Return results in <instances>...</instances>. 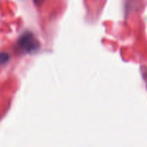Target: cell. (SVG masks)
<instances>
[{
  "instance_id": "cell-1",
  "label": "cell",
  "mask_w": 147,
  "mask_h": 147,
  "mask_svg": "<svg viewBox=\"0 0 147 147\" xmlns=\"http://www.w3.org/2000/svg\"><path fill=\"white\" fill-rule=\"evenodd\" d=\"M19 45L23 51L26 53H31L37 50L40 47V43L38 40L35 38L32 33H24L19 39Z\"/></svg>"
},
{
  "instance_id": "cell-2",
  "label": "cell",
  "mask_w": 147,
  "mask_h": 147,
  "mask_svg": "<svg viewBox=\"0 0 147 147\" xmlns=\"http://www.w3.org/2000/svg\"><path fill=\"white\" fill-rule=\"evenodd\" d=\"M9 57V56L8 53L2 52V53H1V55H0V60H1V64H4L6 62L8 61Z\"/></svg>"
}]
</instances>
